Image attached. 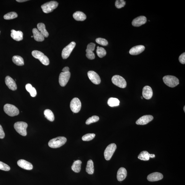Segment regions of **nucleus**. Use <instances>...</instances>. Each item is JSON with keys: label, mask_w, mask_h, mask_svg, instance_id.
<instances>
[{"label": "nucleus", "mask_w": 185, "mask_h": 185, "mask_svg": "<svg viewBox=\"0 0 185 185\" xmlns=\"http://www.w3.org/2000/svg\"><path fill=\"white\" fill-rule=\"evenodd\" d=\"M164 83L167 86L171 87H174L179 84V79L176 76H166L163 78Z\"/></svg>", "instance_id": "39448f33"}, {"label": "nucleus", "mask_w": 185, "mask_h": 185, "mask_svg": "<svg viewBox=\"0 0 185 185\" xmlns=\"http://www.w3.org/2000/svg\"><path fill=\"white\" fill-rule=\"evenodd\" d=\"M76 45L75 42H72L63 49L61 54L62 57L63 59H66L69 57Z\"/></svg>", "instance_id": "1a4fd4ad"}, {"label": "nucleus", "mask_w": 185, "mask_h": 185, "mask_svg": "<svg viewBox=\"0 0 185 185\" xmlns=\"http://www.w3.org/2000/svg\"><path fill=\"white\" fill-rule=\"evenodd\" d=\"M96 41L97 43L102 46H107L108 44L107 41L103 38H97L96 40Z\"/></svg>", "instance_id": "c9c22d12"}, {"label": "nucleus", "mask_w": 185, "mask_h": 185, "mask_svg": "<svg viewBox=\"0 0 185 185\" xmlns=\"http://www.w3.org/2000/svg\"><path fill=\"white\" fill-rule=\"evenodd\" d=\"M183 110H184V112H185V106H184V107Z\"/></svg>", "instance_id": "de8ad7c7"}, {"label": "nucleus", "mask_w": 185, "mask_h": 185, "mask_svg": "<svg viewBox=\"0 0 185 185\" xmlns=\"http://www.w3.org/2000/svg\"><path fill=\"white\" fill-rule=\"evenodd\" d=\"M86 171L87 173L89 174H93L94 173V163L93 162L91 159H90V160L87 161Z\"/></svg>", "instance_id": "a878e982"}, {"label": "nucleus", "mask_w": 185, "mask_h": 185, "mask_svg": "<svg viewBox=\"0 0 185 185\" xmlns=\"http://www.w3.org/2000/svg\"><path fill=\"white\" fill-rule=\"evenodd\" d=\"M33 37V36H31V37Z\"/></svg>", "instance_id": "8fccbe9b"}, {"label": "nucleus", "mask_w": 185, "mask_h": 185, "mask_svg": "<svg viewBox=\"0 0 185 185\" xmlns=\"http://www.w3.org/2000/svg\"><path fill=\"white\" fill-rule=\"evenodd\" d=\"M27 123L22 122H17L15 123L14 127L17 132L20 135L23 136L27 135Z\"/></svg>", "instance_id": "7ed1b4c3"}, {"label": "nucleus", "mask_w": 185, "mask_h": 185, "mask_svg": "<svg viewBox=\"0 0 185 185\" xmlns=\"http://www.w3.org/2000/svg\"><path fill=\"white\" fill-rule=\"evenodd\" d=\"M96 137L94 133H88L84 135L82 137V140L83 141H91Z\"/></svg>", "instance_id": "473e14b6"}, {"label": "nucleus", "mask_w": 185, "mask_h": 185, "mask_svg": "<svg viewBox=\"0 0 185 185\" xmlns=\"http://www.w3.org/2000/svg\"><path fill=\"white\" fill-rule=\"evenodd\" d=\"M32 32L34 39L38 42H42L44 40V37L37 28H34Z\"/></svg>", "instance_id": "4be33fe9"}, {"label": "nucleus", "mask_w": 185, "mask_h": 185, "mask_svg": "<svg viewBox=\"0 0 185 185\" xmlns=\"http://www.w3.org/2000/svg\"><path fill=\"white\" fill-rule=\"evenodd\" d=\"M4 110L5 112L10 116H16L19 114V109L14 105L8 104H5Z\"/></svg>", "instance_id": "20e7f679"}, {"label": "nucleus", "mask_w": 185, "mask_h": 185, "mask_svg": "<svg viewBox=\"0 0 185 185\" xmlns=\"http://www.w3.org/2000/svg\"><path fill=\"white\" fill-rule=\"evenodd\" d=\"M154 119L152 115H146L141 117L137 121L136 124L138 125H144L147 124Z\"/></svg>", "instance_id": "ddd939ff"}, {"label": "nucleus", "mask_w": 185, "mask_h": 185, "mask_svg": "<svg viewBox=\"0 0 185 185\" xmlns=\"http://www.w3.org/2000/svg\"><path fill=\"white\" fill-rule=\"evenodd\" d=\"M163 178V176L161 174L155 172L151 174L148 176L147 179L148 180L151 182H154L160 180Z\"/></svg>", "instance_id": "f3484780"}, {"label": "nucleus", "mask_w": 185, "mask_h": 185, "mask_svg": "<svg viewBox=\"0 0 185 185\" xmlns=\"http://www.w3.org/2000/svg\"><path fill=\"white\" fill-rule=\"evenodd\" d=\"M96 53L98 56L100 58H102L106 55V51L104 48L97 46Z\"/></svg>", "instance_id": "7c9ffc66"}, {"label": "nucleus", "mask_w": 185, "mask_h": 185, "mask_svg": "<svg viewBox=\"0 0 185 185\" xmlns=\"http://www.w3.org/2000/svg\"><path fill=\"white\" fill-rule=\"evenodd\" d=\"M58 5V2L55 1H52L46 2L42 5L41 6V8L44 12L48 14L52 12L57 7Z\"/></svg>", "instance_id": "423d86ee"}, {"label": "nucleus", "mask_w": 185, "mask_h": 185, "mask_svg": "<svg viewBox=\"0 0 185 185\" xmlns=\"http://www.w3.org/2000/svg\"><path fill=\"white\" fill-rule=\"evenodd\" d=\"M67 141L65 137H58L51 140L48 142V145L51 148H58L65 144Z\"/></svg>", "instance_id": "f257e3e1"}, {"label": "nucleus", "mask_w": 185, "mask_h": 185, "mask_svg": "<svg viewBox=\"0 0 185 185\" xmlns=\"http://www.w3.org/2000/svg\"><path fill=\"white\" fill-rule=\"evenodd\" d=\"M146 21H147V19L145 16H140L134 19L132 24L133 26L139 27L145 24Z\"/></svg>", "instance_id": "4468645a"}, {"label": "nucleus", "mask_w": 185, "mask_h": 185, "mask_svg": "<svg viewBox=\"0 0 185 185\" xmlns=\"http://www.w3.org/2000/svg\"><path fill=\"white\" fill-rule=\"evenodd\" d=\"M112 83L121 88H125L127 86V82L124 78L119 75H115L112 79Z\"/></svg>", "instance_id": "6e6552de"}, {"label": "nucleus", "mask_w": 185, "mask_h": 185, "mask_svg": "<svg viewBox=\"0 0 185 185\" xmlns=\"http://www.w3.org/2000/svg\"><path fill=\"white\" fill-rule=\"evenodd\" d=\"M5 83L8 88L12 91H15L17 89V86L15 81L11 77L7 76L5 79Z\"/></svg>", "instance_id": "2eb2a0df"}, {"label": "nucleus", "mask_w": 185, "mask_h": 185, "mask_svg": "<svg viewBox=\"0 0 185 185\" xmlns=\"http://www.w3.org/2000/svg\"><path fill=\"white\" fill-rule=\"evenodd\" d=\"M87 75L89 79L92 83L96 85L101 83V78L96 72L93 71H89L87 73Z\"/></svg>", "instance_id": "f8f14e48"}, {"label": "nucleus", "mask_w": 185, "mask_h": 185, "mask_svg": "<svg viewBox=\"0 0 185 185\" xmlns=\"http://www.w3.org/2000/svg\"><path fill=\"white\" fill-rule=\"evenodd\" d=\"M150 154L147 151H142L138 155V158L141 160L148 161L150 159Z\"/></svg>", "instance_id": "c756f323"}, {"label": "nucleus", "mask_w": 185, "mask_h": 185, "mask_svg": "<svg viewBox=\"0 0 185 185\" xmlns=\"http://www.w3.org/2000/svg\"><path fill=\"white\" fill-rule=\"evenodd\" d=\"M17 164L21 168L27 170H31L33 168L32 164L24 159H20L18 161Z\"/></svg>", "instance_id": "a211bd4d"}, {"label": "nucleus", "mask_w": 185, "mask_h": 185, "mask_svg": "<svg viewBox=\"0 0 185 185\" xmlns=\"http://www.w3.org/2000/svg\"><path fill=\"white\" fill-rule=\"evenodd\" d=\"M14 63L17 66H22L24 65V59L19 56H15L12 58Z\"/></svg>", "instance_id": "bb28decb"}, {"label": "nucleus", "mask_w": 185, "mask_h": 185, "mask_svg": "<svg viewBox=\"0 0 185 185\" xmlns=\"http://www.w3.org/2000/svg\"><path fill=\"white\" fill-rule=\"evenodd\" d=\"M145 49V46L143 45L136 46L131 49L129 51V53L131 55H138L143 52Z\"/></svg>", "instance_id": "dca6fc26"}, {"label": "nucleus", "mask_w": 185, "mask_h": 185, "mask_svg": "<svg viewBox=\"0 0 185 185\" xmlns=\"http://www.w3.org/2000/svg\"><path fill=\"white\" fill-rule=\"evenodd\" d=\"M70 107L73 113H78L81 109V103L78 98H74L70 102Z\"/></svg>", "instance_id": "9d476101"}, {"label": "nucleus", "mask_w": 185, "mask_h": 185, "mask_svg": "<svg viewBox=\"0 0 185 185\" xmlns=\"http://www.w3.org/2000/svg\"><path fill=\"white\" fill-rule=\"evenodd\" d=\"M18 16V15L16 12H11L5 15L4 18L6 20H11L15 18Z\"/></svg>", "instance_id": "2f4dec72"}, {"label": "nucleus", "mask_w": 185, "mask_h": 185, "mask_svg": "<svg viewBox=\"0 0 185 185\" xmlns=\"http://www.w3.org/2000/svg\"><path fill=\"white\" fill-rule=\"evenodd\" d=\"M126 2L123 0H117L115 2V6L117 8L120 9L124 7Z\"/></svg>", "instance_id": "f704fd0d"}, {"label": "nucleus", "mask_w": 185, "mask_h": 185, "mask_svg": "<svg viewBox=\"0 0 185 185\" xmlns=\"http://www.w3.org/2000/svg\"><path fill=\"white\" fill-rule=\"evenodd\" d=\"M71 76V73L70 72L67 73H63L62 72L59 76V82L61 86H65L70 79Z\"/></svg>", "instance_id": "9b49d317"}, {"label": "nucleus", "mask_w": 185, "mask_h": 185, "mask_svg": "<svg viewBox=\"0 0 185 185\" xmlns=\"http://www.w3.org/2000/svg\"><path fill=\"white\" fill-rule=\"evenodd\" d=\"M141 99H143V97H141Z\"/></svg>", "instance_id": "09e8293b"}, {"label": "nucleus", "mask_w": 185, "mask_h": 185, "mask_svg": "<svg viewBox=\"0 0 185 185\" xmlns=\"http://www.w3.org/2000/svg\"><path fill=\"white\" fill-rule=\"evenodd\" d=\"M86 56L87 58H88L89 60H94L95 58V54L93 52L87 53Z\"/></svg>", "instance_id": "58836bf2"}, {"label": "nucleus", "mask_w": 185, "mask_h": 185, "mask_svg": "<svg viewBox=\"0 0 185 185\" xmlns=\"http://www.w3.org/2000/svg\"><path fill=\"white\" fill-rule=\"evenodd\" d=\"M5 136V133L1 125H0V138L3 139Z\"/></svg>", "instance_id": "79ce46f5"}, {"label": "nucleus", "mask_w": 185, "mask_h": 185, "mask_svg": "<svg viewBox=\"0 0 185 185\" xmlns=\"http://www.w3.org/2000/svg\"><path fill=\"white\" fill-rule=\"evenodd\" d=\"M32 54L36 59H38L43 65L47 66L50 63V60L47 56H45L41 51L38 50H33Z\"/></svg>", "instance_id": "f03ea898"}, {"label": "nucleus", "mask_w": 185, "mask_h": 185, "mask_svg": "<svg viewBox=\"0 0 185 185\" xmlns=\"http://www.w3.org/2000/svg\"><path fill=\"white\" fill-rule=\"evenodd\" d=\"M150 157L151 158H154L155 157V155L153 154H150Z\"/></svg>", "instance_id": "49530a36"}, {"label": "nucleus", "mask_w": 185, "mask_h": 185, "mask_svg": "<svg viewBox=\"0 0 185 185\" xmlns=\"http://www.w3.org/2000/svg\"><path fill=\"white\" fill-rule=\"evenodd\" d=\"M0 169L5 171H8L10 170V168L7 164L0 161Z\"/></svg>", "instance_id": "4c0bfd02"}, {"label": "nucleus", "mask_w": 185, "mask_h": 185, "mask_svg": "<svg viewBox=\"0 0 185 185\" xmlns=\"http://www.w3.org/2000/svg\"><path fill=\"white\" fill-rule=\"evenodd\" d=\"M117 148V146L115 143L110 144L107 146L104 151V157L107 161H109L112 157V156Z\"/></svg>", "instance_id": "0eeeda50"}, {"label": "nucleus", "mask_w": 185, "mask_h": 185, "mask_svg": "<svg viewBox=\"0 0 185 185\" xmlns=\"http://www.w3.org/2000/svg\"><path fill=\"white\" fill-rule=\"evenodd\" d=\"M107 103L110 107L117 106L119 105L120 101L119 99L111 97L108 100Z\"/></svg>", "instance_id": "cd10ccee"}, {"label": "nucleus", "mask_w": 185, "mask_h": 185, "mask_svg": "<svg viewBox=\"0 0 185 185\" xmlns=\"http://www.w3.org/2000/svg\"><path fill=\"white\" fill-rule=\"evenodd\" d=\"M179 60L180 62L182 64L185 63V53H184L179 56Z\"/></svg>", "instance_id": "ea45409f"}, {"label": "nucleus", "mask_w": 185, "mask_h": 185, "mask_svg": "<svg viewBox=\"0 0 185 185\" xmlns=\"http://www.w3.org/2000/svg\"><path fill=\"white\" fill-rule=\"evenodd\" d=\"M73 16L74 19L78 21H83L86 18L85 14L83 12L80 11L74 12Z\"/></svg>", "instance_id": "5701e85b"}, {"label": "nucleus", "mask_w": 185, "mask_h": 185, "mask_svg": "<svg viewBox=\"0 0 185 185\" xmlns=\"http://www.w3.org/2000/svg\"><path fill=\"white\" fill-rule=\"evenodd\" d=\"M127 171L126 169L121 167L118 170L117 173V179L119 181H122L124 180L127 176Z\"/></svg>", "instance_id": "aec40b11"}, {"label": "nucleus", "mask_w": 185, "mask_h": 185, "mask_svg": "<svg viewBox=\"0 0 185 185\" xmlns=\"http://www.w3.org/2000/svg\"><path fill=\"white\" fill-rule=\"evenodd\" d=\"M45 117L50 121L53 122L55 119L54 115L51 110L48 109H46L44 112Z\"/></svg>", "instance_id": "c85d7f7f"}, {"label": "nucleus", "mask_w": 185, "mask_h": 185, "mask_svg": "<svg viewBox=\"0 0 185 185\" xmlns=\"http://www.w3.org/2000/svg\"><path fill=\"white\" fill-rule=\"evenodd\" d=\"M32 87H33L32 85L30 84H27L25 86V89L28 92H29Z\"/></svg>", "instance_id": "37998d69"}, {"label": "nucleus", "mask_w": 185, "mask_h": 185, "mask_svg": "<svg viewBox=\"0 0 185 185\" xmlns=\"http://www.w3.org/2000/svg\"><path fill=\"white\" fill-rule=\"evenodd\" d=\"M28 1H27V0H17L16 1H17L18 2H27Z\"/></svg>", "instance_id": "a18cd8bd"}, {"label": "nucleus", "mask_w": 185, "mask_h": 185, "mask_svg": "<svg viewBox=\"0 0 185 185\" xmlns=\"http://www.w3.org/2000/svg\"><path fill=\"white\" fill-rule=\"evenodd\" d=\"M11 36L14 40L19 41L23 39V33L21 31H16L14 30H12L11 31Z\"/></svg>", "instance_id": "412c9836"}, {"label": "nucleus", "mask_w": 185, "mask_h": 185, "mask_svg": "<svg viewBox=\"0 0 185 185\" xmlns=\"http://www.w3.org/2000/svg\"><path fill=\"white\" fill-rule=\"evenodd\" d=\"M142 95L144 98L146 99H150L153 95V92L151 87L146 86L143 89Z\"/></svg>", "instance_id": "6ab92c4d"}, {"label": "nucleus", "mask_w": 185, "mask_h": 185, "mask_svg": "<svg viewBox=\"0 0 185 185\" xmlns=\"http://www.w3.org/2000/svg\"><path fill=\"white\" fill-rule=\"evenodd\" d=\"M30 93L31 96L32 97H35L37 94V92L34 87H32V89L30 90L29 92Z\"/></svg>", "instance_id": "a19ab883"}, {"label": "nucleus", "mask_w": 185, "mask_h": 185, "mask_svg": "<svg viewBox=\"0 0 185 185\" xmlns=\"http://www.w3.org/2000/svg\"><path fill=\"white\" fill-rule=\"evenodd\" d=\"M99 117L96 115H93L87 119L86 122V124L89 125L92 123L96 122L99 120Z\"/></svg>", "instance_id": "72a5a7b5"}, {"label": "nucleus", "mask_w": 185, "mask_h": 185, "mask_svg": "<svg viewBox=\"0 0 185 185\" xmlns=\"http://www.w3.org/2000/svg\"><path fill=\"white\" fill-rule=\"evenodd\" d=\"M63 73H67L69 71V68L68 67H64L62 70Z\"/></svg>", "instance_id": "c03bdc74"}, {"label": "nucleus", "mask_w": 185, "mask_h": 185, "mask_svg": "<svg viewBox=\"0 0 185 185\" xmlns=\"http://www.w3.org/2000/svg\"><path fill=\"white\" fill-rule=\"evenodd\" d=\"M82 162L80 160H77L74 161L71 167V169L76 173H79L81 170Z\"/></svg>", "instance_id": "393cba45"}, {"label": "nucleus", "mask_w": 185, "mask_h": 185, "mask_svg": "<svg viewBox=\"0 0 185 185\" xmlns=\"http://www.w3.org/2000/svg\"><path fill=\"white\" fill-rule=\"evenodd\" d=\"M96 44L94 43H91L89 44L87 46V49L86 50V53L90 52H93L96 47Z\"/></svg>", "instance_id": "e433bc0d"}, {"label": "nucleus", "mask_w": 185, "mask_h": 185, "mask_svg": "<svg viewBox=\"0 0 185 185\" xmlns=\"http://www.w3.org/2000/svg\"><path fill=\"white\" fill-rule=\"evenodd\" d=\"M37 28L38 31L42 34L44 37H48L49 33L46 29L45 25L43 23H39L37 24Z\"/></svg>", "instance_id": "b1692460"}]
</instances>
